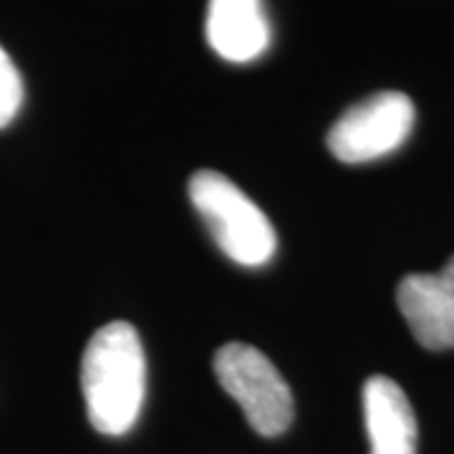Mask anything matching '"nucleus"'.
I'll return each instance as SVG.
<instances>
[{
	"label": "nucleus",
	"instance_id": "f257e3e1",
	"mask_svg": "<svg viewBox=\"0 0 454 454\" xmlns=\"http://www.w3.org/2000/svg\"><path fill=\"white\" fill-rule=\"evenodd\" d=\"M82 391L91 427L121 437L137 424L146 394V358L137 328L127 321L101 325L86 343Z\"/></svg>",
	"mask_w": 454,
	"mask_h": 454
},
{
	"label": "nucleus",
	"instance_id": "39448f33",
	"mask_svg": "<svg viewBox=\"0 0 454 454\" xmlns=\"http://www.w3.org/2000/svg\"><path fill=\"white\" fill-rule=\"evenodd\" d=\"M396 303L424 348H454V258L439 273L406 276L396 288Z\"/></svg>",
	"mask_w": 454,
	"mask_h": 454
},
{
	"label": "nucleus",
	"instance_id": "6e6552de",
	"mask_svg": "<svg viewBox=\"0 0 454 454\" xmlns=\"http://www.w3.org/2000/svg\"><path fill=\"white\" fill-rule=\"evenodd\" d=\"M23 106V79L16 64L0 46V129L8 127Z\"/></svg>",
	"mask_w": 454,
	"mask_h": 454
},
{
	"label": "nucleus",
	"instance_id": "f03ea898",
	"mask_svg": "<svg viewBox=\"0 0 454 454\" xmlns=\"http://www.w3.org/2000/svg\"><path fill=\"white\" fill-rule=\"evenodd\" d=\"M190 200L227 258L258 268L276 255L278 238L268 215L220 172L200 169L190 179Z\"/></svg>",
	"mask_w": 454,
	"mask_h": 454
},
{
	"label": "nucleus",
	"instance_id": "423d86ee",
	"mask_svg": "<svg viewBox=\"0 0 454 454\" xmlns=\"http://www.w3.org/2000/svg\"><path fill=\"white\" fill-rule=\"evenodd\" d=\"M210 49L232 64H250L270 46L262 0H210L205 18Z\"/></svg>",
	"mask_w": 454,
	"mask_h": 454
},
{
	"label": "nucleus",
	"instance_id": "20e7f679",
	"mask_svg": "<svg viewBox=\"0 0 454 454\" xmlns=\"http://www.w3.org/2000/svg\"><path fill=\"white\" fill-rule=\"evenodd\" d=\"M417 109L402 91H379L340 114L328 131L331 154L346 164L381 160L409 139Z\"/></svg>",
	"mask_w": 454,
	"mask_h": 454
},
{
	"label": "nucleus",
	"instance_id": "7ed1b4c3",
	"mask_svg": "<svg viewBox=\"0 0 454 454\" xmlns=\"http://www.w3.org/2000/svg\"><path fill=\"white\" fill-rule=\"evenodd\" d=\"M212 366L220 387L238 402L258 434L278 437L291 427V387L262 351L250 343H225L217 348Z\"/></svg>",
	"mask_w": 454,
	"mask_h": 454
},
{
	"label": "nucleus",
	"instance_id": "0eeeda50",
	"mask_svg": "<svg viewBox=\"0 0 454 454\" xmlns=\"http://www.w3.org/2000/svg\"><path fill=\"white\" fill-rule=\"evenodd\" d=\"M364 419L372 454H417V417L394 379L372 376L364 384Z\"/></svg>",
	"mask_w": 454,
	"mask_h": 454
}]
</instances>
